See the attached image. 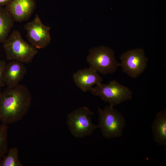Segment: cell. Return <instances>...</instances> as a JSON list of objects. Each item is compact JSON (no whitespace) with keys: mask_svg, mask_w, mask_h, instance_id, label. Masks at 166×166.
<instances>
[{"mask_svg":"<svg viewBox=\"0 0 166 166\" xmlns=\"http://www.w3.org/2000/svg\"><path fill=\"white\" fill-rule=\"evenodd\" d=\"M31 101V93L24 85L7 86L0 97V122L7 124L19 121L28 112Z\"/></svg>","mask_w":166,"mask_h":166,"instance_id":"1","label":"cell"},{"mask_svg":"<svg viewBox=\"0 0 166 166\" xmlns=\"http://www.w3.org/2000/svg\"><path fill=\"white\" fill-rule=\"evenodd\" d=\"M36 7L35 0H12L5 8L14 21L21 22L29 19Z\"/></svg>","mask_w":166,"mask_h":166,"instance_id":"9","label":"cell"},{"mask_svg":"<svg viewBox=\"0 0 166 166\" xmlns=\"http://www.w3.org/2000/svg\"><path fill=\"white\" fill-rule=\"evenodd\" d=\"M120 58L121 61L120 65L123 71L134 78L144 71L148 60L142 49L128 50L123 53Z\"/></svg>","mask_w":166,"mask_h":166,"instance_id":"7","label":"cell"},{"mask_svg":"<svg viewBox=\"0 0 166 166\" xmlns=\"http://www.w3.org/2000/svg\"><path fill=\"white\" fill-rule=\"evenodd\" d=\"M93 113L86 107L79 108L68 115L67 124L71 134L76 138L91 135L98 126L92 124Z\"/></svg>","mask_w":166,"mask_h":166,"instance_id":"6","label":"cell"},{"mask_svg":"<svg viewBox=\"0 0 166 166\" xmlns=\"http://www.w3.org/2000/svg\"><path fill=\"white\" fill-rule=\"evenodd\" d=\"M3 43L8 60L29 63L38 52L36 48L23 39L18 30L13 31Z\"/></svg>","mask_w":166,"mask_h":166,"instance_id":"2","label":"cell"},{"mask_svg":"<svg viewBox=\"0 0 166 166\" xmlns=\"http://www.w3.org/2000/svg\"><path fill=\"white\" fill-rule=\"evenodd\" d=\"M14 22L5 8L0 6V42L3 43L7 39Z\"/></svg>","mask_w":166,"mask_h":166,"instance_id":"13","label":"cell"},{"mask_svg":"<svg viewBox=\"0 0 166 166\" xmlns=\"http://www.w3.org/2000/svg\"><path fill=\"white\" fill-rule=\"evenodd\" d=\"M153 139L158 145L166 146V110L157 114L152 126Z\"/></svg>","mask_w":166,"mask_h":166,"instance_id":"12","label":"cell"},{"mask_svg":"<svg viewBox=\"0 0 166 166\" xmlns=\"http://www.w3.org/2000/svg\"><path fill=\"white\" fill-rule=\"evenodd\" d=\"M12 0H0V6H6Z\"/></svg>","mask_w":166,"mask_h":166,"instance_id":"17","label":"cell"},{"mask_svg":"<svg viewBox=\"0 0 166 166\" xmlns=\"http://www.w3.org/2000/svg\"><path fill=\"white\" fill-rule=\"evenodd\" d=\"M24 27L27 32L28 40L37 49L44 48L50 43L49 31L50 28L42 23L38 14H36L31 21L26 24Z\"/></svg>","mask_w":166,"mask_h":166,"instance_id":"8","label":"cell"},{"mask_svg":"<svg viewBox=\"0 0 166 166\" xmlns=\"http://www.w3.org/2000/svg\"><path fill=\"white\" fill-rule=\"evenodd\" d=\"M74 82L82 91H89L94 85L101 83L102 77L97 71L89 67L79 70L73 75Z\"/></svg>","mask_w":166,"mask_h":166,"instance_id":"10","label":"cell"},{"mask_svg":"<svg viewBox=\"0 0 166 166\" xmlns=\"http://www.w3.org/2000/svg\"><path fill=\"white\" fill-rule=\"evenodd\" d=\"M1 87H0V88H1ZM1 93L0 91V96H1Z\"/></svg>","mask_w":166,"mask_h":166,"instance_id":"18","label":"cell"},{"mask_svg":"<svg viewBox=\"0 0 166 166\" xmlns=\"http://www.w3.org/2000/svg\"></svg>","mask_w":166,"mask_h":166,"instance_id":"19","label":"cell"},{"mask_svg":"<svg viewBox=\"0 0 166 166\" xmlns=\"http://www.w3.org/2000/svg\"><path fill=\"white\" fill-rule=\"evenodd\" d=\"M90 91L93 95L100 97L112 107L131 99L132 96V93L128 88L115 80L107 84L100 83L93 87Z\"/></svg>","mask_w":166,"mask_h":166,"instance_id":"4","label":"cell"},{"mask_svg":"<svg viewBox=\"0 0 166 166\" xmlns=\"http://www.w3.org/2000/svg\"><path fill=\"white\" fill-rule=\"evenodd\" d=\"M99 124L103 136L110 139L119 137L122 134L125 125L124 117L119 112L110 106L102 109L98 108Z\"/></svg>","mask_w":166,"mask_h":166,"instance_id":"3","label":"cell"},{"mask_svg":"<svg viewBox=\"0 0 166 166\" xmlns=\"http://www.w3.org/2000/svg\"><path fill=\"white\" fill-rule=\"evenodd\" d=\"M26 69L23 63L11 61L6 66L4 74V81L7 86L19 84L26 73Z\"/></svg>","mask_w":166,"mask_h":166,"instance_id":"11","label":"cell"},{"mask_svg":"<svg viewBox=\"0 0 166 166\" xmlns=\"http://www.w3.org/2000/svg\"><path fill=\"white\" fill-rule=\"evenodd\" d=\"M6 63L4 61H0V87L5 85L4 81V74Z\"/></svg>","mask_w":166,"mask_h":166,"instance_id":"16","label":"cell"},{"mask_svg":"<svg viewBox=\"0 0 166 166\" xmlns=\"http://www.w3.org/2000/svg\"><path fill=\"white\" fill-rule=\"evenodd\" d=\"M18 150L16 147L10 149L7 156L0 161V166H23L18 157Z\"/></svg>","mask_w":166,"mask_h":166,"instance_id":"14","label":"cell"},{"mask_svg":"<svg viewBox=\"0 0 166 166\" xmlns=\"http://www.w3.org/2000/svg\"><path fill=\"white\" fill-rule=\"evenodd\" d=\"M87 61L90 67L104 75L113 73L121 66L115 58L113 50L103 46L90 49Z\"/></svg>","mask_w":166,"mask_h":166,"instance_id":"5","label":"cell"},{"mask_svg":"<svg viewBox=\"0 0 166 166\" xmlns=\"http://www.w3.org/2000/svg\"><path fill=\"white\" fill-rule=\"evenodd\" d=\"M7 124L0 126V161L8 152V130Z\"/></svg>","mask_w":166,"mask_h":166,"instance_id":"15","label":"cell"}]
</instances>
